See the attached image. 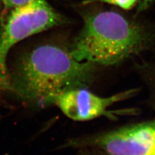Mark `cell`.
<instances>
[{
	"label": "cell",
	"mask_w": 155,
	"mask_h": 155,
	"mask_svg": "<svg viewBox=\"0 0 155 155\" xmlns=\"http://www.w3.org/2000/svg\"><path fill=\"white\" fill-rule=\"evenodd\" d=\"M155 0H139L138 12H142L148 8Z\"/></svg>",
	"instance_id": "ba28073f"
},
{
	"label": "cell",
	"mask_w": 155,
	"mask_h": 155,
	"mask_svg": "<svg viewBox=\"0 0 155 155\" xmlns=\"http://www.w3.org/2000/svg\"><path fill=\"white\" fill-rule=\"evenodd\" d=\"M83 17V27L69 47L78 61L114 65L138 52L147 43L144 30L117 12H90Z\"/></svg>",
	"instance_id": "7a4b0ae2"
},
{
	"label": "cell",
	"mask_w": 155,
	"mask_h": 155,
	"mask_svg": "<svg viewBox=\"0 0 155 155\" xmlns=\"http://www.w3.org/2000/svg\"><path fill=\"white\" fill-rule=\"evenodd\" d=\"M35 0H0L4 9H12L25 5Z\"/></svg>",
	"instance_id": "52a82bcc"
},
{
	"label": "cell",
	"mask_w": 155,
	"mask_h": 155,
	"mask_svg": "<svg viewBox=\"0 0 155 155\" xmlns=\"http://www.w3.org/2000/svg\"><path fill=\"white\" fill-rule=\"evenodd\" d=\"M137 91L132 89L110 97H102L86 88L74 89L56 97L52 105L57 106L67 117L77 121H89L101 116L114 118L117 115L136 113L133 109L110 111L107 109L115 103L133 97Z\"/></svg>",
	"instance_id": "5b68a950"
},
{
	"label": "cell",
	"mask_w": 155,
	"mask_h": 155,
	"mask_svg": "<svg viewBox=\"0 0 155 155\" xmlns=\"http://www.w3.org/2000/svg\"><path fill=\"white\" fill-rule=\"evenodd\" d=\"M87 147L98 148L109 155H155V120L73 139L63 145L77 148Z\"/></svg>",
	"instance_id": "277c9868"
},
{
	"label": "cell",
	"mask_w": 155,
	"mask_h": 155,
	"mask_svg": "<svg viewBox=\"0 0 155 155\" xmlns=\"http://www.w3.org/2000/svg\"><path fill=\"white\" fill-rule=\"evenodd\" d=\"M2 10H3V5H2V4L0 2V17H1V15Z\"/></svg>",
	"instance_id": "9c48e42d"
},
{
	"label": "cell",
	"mask_w": 155,
	"mask_h": 155,
	"mask_svg": "<svg viewBox=\"0 0 155 155\" xmlns=\"http://www.w3.org/2000/svg\"><path fill=\"white\" fill-rule=\"evenodd\" d=\"M90 155L89 153H86V152H82H82H81V155Z\"/></svg>",
	"instance_id": "30bf717a"
},
{
	"label": "cell",
	"mask_w": 155,
	"mask_h": 155,
	"mask_svg": "<svg viewBox=\"0 0 155 155\" xmlns=\"http://www.w3.org/2000/svg\"><path fill=\"white\" fill-rule=\"evenodd\" d=\"M66 22V18L45 0H35L12 9L3 8L0 17V96L8 91L6 59L12 48L29 36Z\"/></svg>",
	"instance_id": "3957f363"
},
{
	"label": "cell",
	"mask_w": 155,
	"mask_h": 155,
	"mask_svg": "<svg viewBox=\"0 0 155 155\" xmlns=\"http://www.w3.org/2000/svg\"><path fill=\"white\" fill-rule=\"evenodd\" d=\"M97 1L108 3L112 5L118 6L125 10H129L136 5L137 2H139V0H88L86 1L84 3L86 4Z\"/></svg>",
	"instance_id": "8992f818"
},
{
	"label": "cell",
	"mask_w": 155,
	"mask_h": 155,
	"mask_svg": "<svg viewBox=\"0 0 155 155\" xmlns=\"http://www.w3.org/2000/svg\"><path fill=\"white\" fill-rule=\"evenodd\" d=\"M95 65L78 61L69 48L40 45L20 55L8 68L7 92L29 105H51L63 93L87 88L93 81Z\"/></svg>",
	"instance_id": "6da1fadb"
}]
</instances>
